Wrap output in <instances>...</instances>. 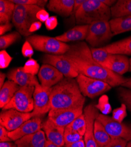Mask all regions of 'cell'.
<instances>
[{
	"mask_svg": "<svg viewBox=\"0 0 131 147\" xmlns=\"http://www.w3.org/2000/svg\"><path fill=\"white\" fill-rule=\"evenodd\" d=\"M64 55L72 63L79 74L103 81L112 87L121 86L126 81V78L96 62L92 57L90 48L85 42L70 45L69 50Z\"/></svg>",
	"mask_w": 131,
	"mask_h": 147,
	"instance_id": "cell-1",
	"label": "cell"
},
{
	"mask_svg": "<svg viewBox=\"0 0 131 147\" xmlns=\"http://www.w3.org/2000/svg\"><path fill=\"white\" fill-rule=\"evenodd\" d=\"M85 96L81 93L74 78L65 77L52 88L51 109H62L84 107Z\"/></svg>",
	"mask_w": 131,
	"mask_h": 147,
	"instance_id": "cell-2",
	"label": "cell"
},
{
	"mask_svg": "<svg viewBox=\"0 0 131 147\" xmlns=\"http://www.w3.org/2000/svg\"><path fill=\"white\" fill-rule=\"evenodd\" d=\"M75 16L77 24L79 25H90L98 21H109L111 17V8L100 0H85Z\"/></svg>",
	"mask_w": 131,
	"mask_h": 147,
	"instance_id": "cell-3",
	"label": "cell"
},
{
	"mask_svg": "<svg viewBox=\"0 0 131 147\" xmlns=\"http://www.w3.org/2000/svg\"><path fill=\"white\" fill-rule=\"evenodd\" d=\"M41 9L37 5L15 4L12 22L21 35L28 37L32 35L29 32L30 28L34 22L38 21L37 14Z\"/></svg>",
	"mask_w": 131,
	"mask_h": 147,
	"instance_id": "cell-4",
	"label": "cell"
},
{
	"mask_svg": "<svg viewBox=\"0 0 131 147\" xmlns=\"http://www.w3.org/2000/svg\"><path fill=\"white\" fill-rule=\"evenodd\" d=\"M34 49L37 51L51 55H64L68 52L70 45L57 39L44 35H33L27 37Z\"/></svg>",
	"mask_w": 131,
	"mask_h": 147,
	"instance_id": "cell-5",
	"label": "cell"
},
{
	"mask_svg": "<svg viewBox=\"0 0 131 147\" xmlns=\"http://www.w3.org/2000/svg\"><path fill=\"white\" fill-rule=\"evenodd\" d=\"M113 36L109 21H101L90 24L85 40L96 48L110 41Z\"/></svg>",
	"mask_w": 131,
	"mask_h": 147,
	"instance_id": "cell-6",
	"label": "cell"
},
{
	"mask_svg": "<svg viewBox=\"0 0 131 147\" xmlns=\"http://www.w3.org/2000/svg\"><path fill=\"white\" fill-rule=\"evenodd\" d=\"M35 87H22L3 110L14 109L21 113H30L34 110L33 94Z\"/></svg>",
	"mask_w": 131,
	"mask_h": 147,
	"instance_id": "cell-7",
	"label": "cell"
},
{
	"mask_svg": "<svg viewBox=\"0 0 131 147\" xmlns=\"http://www.w3.org/2000/svg\"><path fill=\"white\" fill-rule=\"evenodd\" d=\"M79 90L84 96L94 98L107 91L112 88L106 82L95 78H92L82 74H79L76 78Z\"/></svg>",
	"mask_w": 131,
	"mask_h": 147,
	"instance_id": "cell-8",
	"label": "cell"
},
{
	"mask_svg": "<svg viewBox=\"0 0 131 147\" xmlns=\"http://www.w3.org/2000/svg\"><path fill=\"white\" fill-rule=\"evenodd\" d=\"M97 119L103 125L111 138H121L127 141H131V124L118 122L105 114H99Z\"/></svg>",
	"mask_w": 131,
	"mask_h": 147,
	"instance_id": "cell-9",
	"label": "cell"
},
{
	"mask_svg": "<svg viewBox=\"0 0 131 147\" xmlns=\"http://www.w3.org/2000/svg\"><path fill=\"white\" fill-rule=\"evenodd\" d=\"M52 88L43 87L40 84L35 87L33 94L34 108L32 117L42 116L51 109V95Z\"/></svg>",
	"mask_w": 131,
	"mask_h": 147,
	"instance_id": "cell-10",
	"label": "cell"
},
{
	"mask_svg": "<svg viewBox=\"0 0 131 147\" xmlns=\"http://www.w3.org/2000/svg\"><path fill=\"white\" fill-rule=\"evenodd\" d=\"M31 118V113H21L14 109L3 110L0 114V125L9 132L14 131Z\"/></svg>",
	"mask_w": 131,
	"mask_h": 147,
	"instance_id": "cell-11",
	"label": "cell"
},
{
	"mask_svg": "<svg viewBox=\"0 0 131 147\" xmlns=\"http://www.w3.org/2000/svg\"><path fill=\"white\" fill-rule=\"evenodd\" d=\"M44 64H50L56 68L66 78H77L79 74L70 61L64 55L45 54L42 57Z\"/></svg>",
	"mask_w": 131,
	"mask_h": 147,
	"instance_id": "cell-12",
	"label": "cell"
},
{
	"mask_svg": "<svg viewBox=\"0 0 131 147\" xmlns=\"http://www.w3.org/2000/svg\"><path fill=\"white\" fill-rule=\"evenodd\" d=\"M83 113V107L62 109H52L48 113V118L58 126L65 128Z\"/></svg>",
	"mask_w": 131,
	"mask_h": 147,
	"instance_id": "cell-13",
	"label": "cell"
},
{
	"mask_svg": "<svg viewBox=\"0 0 131 147\" xmlns=\"http://www.w3.org/2000/svg\"><path fill=\"white\" fill-rule=\"evenodd\" d=\"M84 114L87 122V129L84 136L86 147H97L94 138V123L99 114L98 108L90 104L84 109Z\"/></svg>",
	"mask_w": 131,
	"mask_h": 147,
	"instance_id": "cell-14",
	"label": "cell"
},
{
	"mask_svg": "<svg viewBox=\"0 0 131 147\" xmlns=\"http://www.w3.org/2000/svg\"><path fill=\"white\" fill-rule=\"evenodd\" d=\"M42 124L41 116L34 117L26 121L16 130L9 132V136L13 141H15L24 137L41 130Z\"/></svg>",
	"mask_w": 131,
	"mask_h": 147,
	"instance_id": "cell-15",
	"label": "cell"
},
{
	"mask_svg": "<svg viewBox=\"0 0 131 147\" xmlns=\"http://www.w3.org/2000/svg\"><path fill=\"white\" fill-rule=\"evenodd\" d=\"M38 77L42 86L48 88H52L64 78L61 72L50 64H43L41 67Z\"/></svg>",
	"mask_w": 131,
	"mask_h": 147,
	"instance_id": "cell-16",
	"label": "cell"
},
{
	"mask_svg": "<svg viewBox=\"0 0 131 147\" xmlns=\"http://www.w3.org/2000/svg\"><path fill=\"white\" fill-rule=\"evenodd\" d=\"M42 130L45 134L47 141L60 147H64L65 145L64 138L65 128L58 126L48 118L43 122Z\"/></svg>",
	"mask_w": 131,
	"mask_h": 147,
	"instance_id": "cell-17",
	"label": "cell"
},
{
	"mask_svg": "<svg viewBox=\"0 0 131 147\" xmlns=\"http://www.w3.org/2000/svg\"><path fill=\"white\" fill-rule=\"evenodd\" d=\"M8 79L18 84L19 87H35L40 82L35 76L25 72L22 67H18L9 71Z\"/></svg>",
	"mask_w": 131,
	"mask_h": 147,
	"instance_id": "cell-18",
	"label": "cell"
},
{
	"mask_svg": "<svg viewBox=\"0 0 131 147\" xmlns=\"http://www.w3.org/2000/svg\"><path fill=\"white\" fill-rule=\"evenodd\" d=\"M104 67L122 76L129 71V59L124 55L111 54L108 62Z\"/></svg>",
	"mask_w": 131,
	"mask_h": 147,
	"instance_id": "cell-19",
	"label": "cell"
},
{
	"mask_svg": "<svg viewBox=\"0 0 131 147\" xmlns=\"http://www.w3.org/2000/svg\"><path fill=\"white\" fill-rule=\"evenodd\" d=\"M89 25H79L64 34L55 36V38L63 42L82 41L86 40Z\"/></svg>",
	"mask_w": 131,
	"mask_h": 147,
	"instance_id": "cell-20",
	"label": "cell"
},
{
	"mask_svg": "<svg viewBox=\"0 0 131 147\" xmlns=\"http://www.w3.org/2000/svg\"><path fill=\"white\" fill-rule=\"evenodd\" d=\"M75 0H50L46 8L50 11L64 17H67L73 13Z\"/></svg>",
	"mask_w": 131,
	"mask_h": 147,
	"instance_id": "cell-21",
	"label": "cell"
},
{
	"mask_svg": "<svg viewBox=\"0 0 131 147\" xmlns=\"http://www.w3.org/2000/svg\"><path fill=\"white\" fill-rule=\"evenodd\" d=\"M43 130L24 137L15 141L17 147H45L46 142Z\"/></svg>",
	"mask_w": 131,
	"mask_h": 147,
	"instance_id": "cell-22",
	"label": "cell"
},
{
	"mask_svg": "<svg viewBox=\"0 0 131 147\" xmlns=\"http://www.w3.org/2000/svg\"><path fill=\"white\" fill-rule=\"evenodd\" d=\"M21 87L14 82L8 80L0 88V107L2 109L7 105L19 90Z\"/></svg>",
	"mask_w": 131,
	"mask_h": 147,
	"instance_id": "cell-23",
	"label": "cell"
},
{
	"mask_svg": "<svg viewBox=\"0 0 131 147\" xmlns=\"http://www.w3.org/2000/svg\"><path fill=\"white\" fill-rule=\"evenodd\" d=\"M103 47L111 54L131 55V36Z\"/></svg>",
	"mask_w": 131,
	"mask_h": 147,
	"instance_id": "cell-24",
	"label": "cell"
},
{
	"mask_svg": "<svg viewBox=\"0 0 131 147\" xmlns=\"http://www.w3.org/2000/svg\"><path fill=\"white\" fill-rule=\"evenodd\" d=\"M109 22L114 36L131 31V16L112 18Z\"/></svg>",
	"mask_w": 131,
	"mask_h": 147,
	"instance_id": "cell-25",
	"label": "cell"
},
{
	"mask_svg": "<svg viewBox=\"0 0 131 147\" xmlns=\"http://www.w3.org/2000/svg\"><path fill=\"white\" fill-rule=\"evenodd\" d=\"M112 18L131 16V0H118L111 7Z\"/></svg>",
	"mask_w": 131,
	"mask_h": 147,
	"instance_id": "cell-26",
	"label": "cell"
},
{
	"mask_svg": "<svg viewBox=\"0 0 131 147\" xmlns=\"http://www.w3.org/2000/svg\"><path fill=\"white\" fill-rule=\"evenodd\" d=\"M15 4L11 0L0 1V24H9L13 19Z\"/></svg>",
	"mask_w": 131,
	"mask_h": 147,
	"instance_id": "cell-27",
	"label": "cell"
},
{
	"mask_svg": "<svg viewBox=\"0 0 131 147\" xmlns=\"http://www.w3.org/2000/svg\"><path fill=\"white\" fill-rule=\"evenodd\" d=\"M94 138L98 147H105L111 140L103 125L97 119L94 123Z\"/></svg>",
	"mask_w": 131,
	"mask_h": 147,
	"instance_id": "cell-28",
	"label": "cell"
},
{
	"mask_svg": "<svg viewBox=\"0 0 131 147\" xmlns=\"http://www.w3.org/2000/svg\"><path fill=\"white\" fill-rule=\"evenodd\" d=\"M90 50L93 59L104 67L106 63L108 62L111 54L104 49L103 47L100 48L92 47L90 48Z\"/></svg>",
	"mask_w": 131,
	"mask_h": 147,
	"instance_id": "cell-29",
	"label": "cell"
},
{
	"mask_svg": "<svg viewBox=\"0 0 131 147\" xmlns=\"http://www.w3.org/2000/svg\"><path fill=\"white\" fill-rule=\"evenodd\" d=\"M21 38V34L18 31H14L1 36L0 37V48L1 50H5L12 44L15 43Z\"/></svg>",
	"mask_w": 131,
	"mask_h": 147,
	"instance_id": "cell-30",
	"label": "cell"
},
{
	"mask_svg": "<svg viewBox=\"0 0 131 147\" xmlns=\"http://www.w3.org/2000/svg\"><path fill=\"white\" fill-rule=\"evenodd\" d=\"M74 131L84 137L87 129V122L85 114L83 113L77 117L71 124L69 125Z\"/></svg>",
	"mask_w": 131,
	"mask_h": 147,
	"instance_id": "cell-31",
	"label": "cell"
},
{
	"mask_svg": "<svg viewBox=\"0 0 131 147\" xmlns=\"http://www.w3.org/2000/svg\"><path fill=\"white\" fill-rule=\"evenodd\" d=\"M64 138L65 144H68L84 140V137L74 131L69 125H68L65 128Z\"/></svg>",
	"mask_w": 131,
	"mask_h": 147,
	"instance_id": "cell-32",
	"label": "cell"
},
{
	"mask_svg": "<svg viewBox=\"0 0 131 147\" xmlns=\"http://www.w3.org/2000/svg\"><path fill=\"white\" fill-rule=\"evenodd\" d=\"M117 91L118 98L122 104H124L129 111H131V90L121 86L118 88Z\"/></svg>",
	"mask_w": 131,
	"mask_h": 147,
	"instance_id": "cell-33",
	"label": "cell"
},
{
	"mask_svg": "<svg viewBox=\"0 0 131 147\" xmlns=\"http://www.w3.org/2000/svg\"><path fill=\"white\" fill-rule=\"evenodd\" d=\"M40 68L39 64L36 60L32 58H30L27 61H26L24 67H22V69L25 72L35 76L38 74Z\"/></svg>",
	"mask_w": 131,
	"mask_h": 147,
	"instance_id": "cell-34",
	"label": "cell"
},
{
	"mask_svg": "<svg viewBox=\"0 0 131 147\" xmlns=\"http://www.w3.org/2000/svg\"><path fill=\"white\" fill-rule=\"evenodd\" d=\"M11 1L17 5H37L44 9L48 2L46 0H11Z\"/></svg>",
	"mask_w": 131,
	"mask_h": 147,
	"instance_id": "cell-35",
	"label": "cell"
},
{
	"mask_svg": "<svg viewBox=\"0 0 131 147\" xmlns=\"http://www.w3.org/2000/svg\"><path fill=\"white\" fill-rule=\"evenodd\" d=\"M126 107L124 104H122V106L120 108H118L115 109L113 111V115L112 118L120 122H122L123 119L126 116Z\"/></svg>",
	"mask_w": 131,
	"mask_h": 147,
	"instance_id": "cell-36",
	"label": "cell"
},
{
	"mask_svg": "<svg viewBox=\"0 0 131 147\" xmlns=\"http://www.w3.org/2000/svg\"><path fill=\"white\" fill-rule=\"evenodd\" d=\"M13 60V57L5 50H1L0 52V68L4 69L7 68L11 61Z\"/></svg>",
	"mask_w": 131,
	"mask_h": 147,
	"instance_id": "cell-37",
	"label": "cell"
},
{
	"mask_svg": "<svg viewBox=\"0 0 131 147\" xmlns=\"http://www.w3.org/2000/svg\"><path fill=\"white\" fill-rule=\"evenodd\" d=\"M21 53L24 57L30 58H31L34 55V48L28 40H26L24 43L21 49Z\"/></svg>",
	"mask_w": 131,
	"mask_h": 147,
	"instance_id": "cell-38",
	"label": "cell"
},
{
	"mask_svg": "<svg viewBox=\"0 0 131 147\" xmlns=\"http://www.w3.org/2000/svg\"><path fill=\"white\" fill-rule=\"evenodd\" d=\"M128 141L121 138H111V140L105 147H126Z\"/></svg>",
	"mask_w": 131,
	"mask_h": 147,
	"instance_id": "cell-39",
	"label": "cell"
},
{
	"mask_svg": "<svg viewBox=\"0 0 131 147\" xmlns=\"http://www.w3.org/2000/svg\"><path fill=\"white\" fill-rule=\"evenodd\" d=\"M45 26L48 30H53L58 26V20L56 17L51 16L45 22Z\"/></svg>",
	"mask_w": 131,
	"mask_h": 147,
	"instance_id": "cell-40",
	"label": "cell"
},
{
	"mask_svg": "<svg viewBox=\"0 0 131 147\" xmlns=\"http://www.w3.org/2000/svg\"><path fill=\"white\" fill-rule=\"evenodd\" d=\"M9 131L3 126L0 125V142L13 141L9 136Z\"/></svg>",
	"mask_w": 131,
	"mask_h": 147,
	"instance_id": "cell-41",
	"label": "cell"
},
{
	"mask_svg": "<svg viewBox=\"0 0 131 147\" xmlns=\"http://www.w3.org/2000/svg\"><path fill=\"white\" fill-rule=\"evenodd\" d=\"M37 20L41 22H45L48 19L50 18V15L47 11L44 8H42L41 10L38 11V13L37 14Z\"/></svg>",
	"mask_w": 131,
	"mask_h": 147,
	"instance_id": "cell-42",
	"label": "cell"
},
{
	"mask_svg": "<svg viewBox=\"0 0 131 147\" xmlns=\"http://www.w3.org/2000/svg\"><path fill=\"white\" fill-rule=\"evenodd\" d=\"M12 28H13V24L11 23L1 25L0 26V35L1 36L4 35L5 32L10 31Z\"/></svg>",
	"mask_w": 131,
	"mask_h": 147,
	"instance_id": "cell-43",
	"label": "cell"
},
{
	"mask_svg": "<svg viewBox=\"0 0 131 147\" xmlns=\"http://www.w3.org/2000/svg\"><path fill=\"white\" fill-rule=\"evenodd\" d=\"M41 27H42V22H40L39 21L35 22L31 26L30 30H29V32L32 34L34 32L39 30L41 28Z\"/></svg>",
	"mask_w": 131,
	"mask_h": 147,
	"instance_id": "cell-44",
	"label": "cell"
},
{
	"mask_svg": "<svg viewBox=\"0 0 131 147\" xmlns=\"http://www.w3.org/2000/svg\"><path fill=\"white\" fill-rule=\"evenodd\" d=\"M64 147H86V145L84 140H82L74 143L65 144Z\"/></svg>",
	"mask_w": 131,
	"mask_h": 147,
	"instance_id": "cell-45",
	"label": "cell"
},
{
	"mask_svg": "<svg viewBox=\"0 0 131 147\" xmlns=\"http://www.w3.org/2000/svg\"><path fill=\"white\" fill-rule=\"evenodd\" d=\"M85 0H75L74 8H73V13L74 14H75L77 11L81 8L82 5L84 4Z\"/></svg>",
	"mask_w": 131,
	"mask_h": 147,
	"instance_id": "cell-46",
	"label": "cell"
},
{
	"mask_svg": "<svg viewBox=\"0 0 131 147\" xmlns=\"http://www.w3.org/2000/svg\"><path fill=\"white\" fill-rule=\"evenodd\" d=\"M0 147H17L15 142H0Z\"/></svg>",
	"mask_w": 131,
	"mask_h": 147,
	"instance_id": "cell-47",
	"label": "cell"
},
{
	"mask_svg": "<svg viewBox=\"0 0 131 147\" xmlns=\"http://www.w3.org/2000/svg\"><path fill=\"white\" fill-rule=\"evenodd\" d=\"M100 1L105 5L111 8L116 3L117 1H115V0H100Z\"/></svg>",
	"mask_w": 131,
	"mask_h": 147,
	"instance_id": "cell-48",
	"label": "cell"
},
{
	"mask_svg": "<svg viewBox=\"0 0 131 147\" xmlns=\"http://www.w3.org/2000/svg\"><path fill=\"white\" fill-rule=\"evenodd\" d=\"M121 87L128 88L131 90V77L126 78V81L121 85Z\"/></svg>",
	"mask_w": 131,
	"mask_h": 147,
	"instance_id": "cell-49",
	"label": "cell"
},
{
	"mask_svg": "<svg viewBox=\"0 0 131 147\" xmlns=\"http://www.w3.org/2000/svg\"><path fill=\"white\" fill-rule=\"evenodd\" d=\"M6 76H7V75L5 74H4L2 72H1V73H0V88H1L3 86V85L5 83L4 81L6 78Z\"/></svg>",
	"mask_w": 131,
	"mask_h": 147,
	"instance_id": "cell-50",
	"label": "cell"
},
{
	"mask_svg": "<svg viewBox=\"0 0 131 147\" xmlns=\"http://www.w3.org/2000/svg\"><path fill=\"white\" fill-rule=\"evenodd\" d=\"M45 147H60L59 146L48 141H46V145H45Z\"/></svg>",
	"mask_w": 131,
	"mask_h": 147,
	"instance_id": "cell-51",
	"label": "cell"
},
{
	"mask_svg": "<svg viewBox=\"0 0 131 147\" xmlns=\"http://www.w3.org/2000/svg\"><path fill=\"white\" fill-rule=\"evenodd\" d=\"M126 147H131V141L128 142Z\"/></svg>",
	"mask_w": 131,
	"mask_h": 147,
	"instance_id": "cell-52",
	"label": "cell"
},
{
	"mask_svg": "<svg viewBox=\"0 0 131 147\" xmlns=\"http://www.w3.org/2000/svg\"><path fill=\"white\" fill-rule=\"evenodd\" d=\"M129 71L131 72V58L129 59Z\"/></svg>",
	"mask_w": 131,
	"mask_h": 147,
	"instance_id": "cell-53",
	"label": "cell"
},
{
	"mask_svg": "<svg viewBox=\"0 0 131 147\" xmlns=\"http://www.w3.org/2000/svg\"><path fill=\"white\" fill-rule=\"evenodd\" d=\"M97 147H98V146H97Z\"/></svg>",
	"mask_w": 131,
	"mask_h": 147,
	"instance_id": "cell-54",
	"label": "cell"
}]
</instances>
